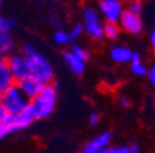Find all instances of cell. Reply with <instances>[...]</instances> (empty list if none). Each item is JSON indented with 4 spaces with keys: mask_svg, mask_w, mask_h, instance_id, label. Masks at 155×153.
Here are the masks:
<instances>
[{
    "mask_svg": "<svg viewBox=\"0 0 155 153\" xmlns=\"http://www.w3.org/2000/svg\"><path fill=\"white\" fill-rule=\"evenodd\" d=\"M127 11L132 14H134V15H140L141 14V10H143V4L141 2H139V0H133V2H130L129 4H127Z\"/></svg>",
    "mask_w": 155,
    "mask_h": 153,
    "instance_id": "19",
    "label": "cell"
},
{
    "mask_svg": "<svg viewBox=\"0 0 155 153\" xmlns=\"http://www.w3.org/2000/svg\"><path fill=\"white\" fill-rule=\"evenodd\" d=\"M6 62H7V66H8L10 73H11L15 83L24 80L25 77L31 76L28 58L22 53H13V54H10L6 58Z\"/></svg>",
    "mask_w": 155,
    "mask_h": 153,
    "instance_id": "5",
    "label": "cell"
},
{
    "mask_svg": "<svg viewBox=\"0 0 155 153\" xmlns=\"http://www.w3.org/2000/svg\"><path fill=\"white\" fill-rule=\"evenodd\" d=\"M72 53V54L75 55L76 58H79L81 61H83L84 64L87 62V59L90 58V53L86 50V48H83L82 46H79V44H74L72 46V48L69 50Z\"/></svg>",
    "mask_w": 155,
    "mask_h": 153,
    "instance_id": "17",
    "label": "cell"
},
{
    "mask_svg": "<svg viewBox=\"0 0 155 153\" xmlns=\"http://www.w3.org/2000/svg\"><path fill=\"white\" fill-rule=\"evenodd\" d=\"M8 134H10L8 128H7L3 123H0V139H2V138H4L6 135H8Z\"/></svg>",
    "mask_w": 155,
    "mask_h": 153,
    "instance_id": "27",
    "label": "cell"
},
{
    "mask_svg": "<svg viewBox=\"0 0 155 153\" xmlns=\"http://www.w3.org/2000/svg\"><path fill=\"white\" fill-rule=\"evenodd\" d=\"M14 47H15V42H14L13 35L6 32L0 33V57L7 58L10 54H13Z\"/></svg>",
    "mask_w": 155,
    "mask_h": 153,
    "instance_id": "14",
    "label": "cell"
},
{
    "mask_svg": "<svg viewBox=\"0 0 155 153\" xmlns=\"http://www.w3.org/2000/svg\"><path fill=\"white\" fill-rule=\"evenodd\" d=\"M111 59L118 62V64H127L132 59L133 51L125 46H116L111 50Z\"/></svg>",
    "mask_w": 155,
    "mask_h": 153,
    "instance_id": "13",
    "label": "cell"
},
{
    "mask_svg": "<svg viewBox=\"0 0 155 153\" xmlns=\"http://www.w3.org/2000/svg\"><path fill=\"white\" fill-rule=\"evenodd\" d=\"M17 28V21L13 18H4V32L6 33H13V30Z\"/></svg>",
    "mask_w": 155,
    "mask_h": 153,
    "instance_id": "21",
    "label": "cell"
},
{
    "mask_svg": "<svg viewBox=\"0 0 155 153\" xmlns=\"http://www.w3.org/2000/svg\"><path fill=\"white\" fill-rule=\"evenodd\" d=\"M36 120H38L36 112H35V109L31 106V104H29L28 108L24 112H21L19 115L8 116L3 124L8 128L10 132H15V131H21V130H24V128L29 127V126L32 124V123H35Z\"/></svg>",
    "mask_w": 155,
    "mask_h": 153,
    "instance_id": "6",
    "label": "cell"
},
{
    "mask_svg": "<svg viewBox=\"0 0 155 153\" xmlns=\"http://www.w3.org/2000/svg\"><path fill=\"white\" fill-rule=\"evenodd\" d=\"M7 117H8V115H7V112L4 110V108H3V104H2V94H0V123H4Z\"/></svg>",
    "mask_w": 155,
    "mask_h": 153,
    "instance_id": "26",
    "label": "cell"
},
{
    "mask_svg": "<svg viewBox=\"0 0 155 153\" xmlns=\"http://www.w3.org/2000/svg\"><path fill=\"white\" fill-rule=\"evenodd\" d=\"M127 148H129V153H140L139 145L137 144H133V145H130V146H127Z\"/></svg>",
    "mask_w": 155,
    "mask_h": 153,
    "instance_id": "29",
    "label": "cell"
},
{
    "mask_svg": "<svg viewBox=\"0 0 155 153\" xmlns=\"http://www.w3.org/2000/svg\"><path fill=\"white\" fill-rule=\"evenodd\" d=\"M118 25L120 29L126 30L127 33L136 35V33H140L143 30V19L140 15H134V14L129 13L127 10H125Z\"/></svg>",
    "mask_w": 155,
    "mask_h": 153,
    "instance_id": "8",
    "label": "cell"
},
{
    "mask_svg": "<svg viewBox=\"0 0 155 153\" xmlns=\"http://www.w3.org/2000/svg\"><path fill=\"white\" fill-rule=\"evenodd\" d=\"M101 153H129L127 146H108Z\"/></svg>",
    "mask_w": 155,
    "mask_h": 153,
    "instance_id": "22",
    "label": "cell"
},
{
    "mask_svg": "<svg viewBox=\"0 0 155 153\" xmlns=\"http://www.w3.org/2000/svg\"><path fill=\"white\" fill-rule=\"evenodd\" d=\"M28 64H29V72L31 76L38 79L39 81H42L45 86L51 84L53 79H54V69L53 65L43 57L40 53H35L33 55H29Z\"/></svg>",
    "mask_w": 155,
    "mask_h": 153,
    "instance_id": "3",
    "label": "cell"
},
{
    "mask_svg": "<svg viewBox=\"0 0 155 153\" xmlns=\"http://www.w3.org/2000/svg\"><path fill=\"white\" fill-rule=\"evenodd\" d=\"M98 123H100V115L98 113H90V116H89V124L91 127H96Z\"/></svg>",
    "mask_w": 155,
    "mask_h": 153,
    "instance_id": "24",
    "label": "cell"
},
{
    "mask_svg": "<svg viewBox=\"0 0 155 153\" xmlns=\"http://www.w3.org/2000/svg\"><path fill=\"white\" fill-rule=\"evenodd\" d=\"M98 10L103 14V17L107 19V22L118 24L123 11V4L119 0H101L98 2Z\"/></svg>",
    "mask_w": 155,
    "mask_h": 153,
    "instance_id": "7",
    "label": "cell"
},
{
    "mask_svg": "<svg viewBox=\"0 0 155 153\" xmlns=\"http://www.w3.org/2000/svg\"><path fill=\"white\" fill-rule=\"evenodd\" d=\"M2 104H3V108L7 112V115L17 116L28 108L31 101L19 90V87L17 84H14L2 94Z\"/></svg>",
    "mask_w": 155,
    "mask_h": 153,
    "instance_id": "2",
    "label": "cell"
},
{
    "mask_svg": "<svg viewBox=\"0 0 155 153\" xmlns=\"http://www.w3.org/2000/svg\"><path fill=\"white\" fill-rule=\"evenodd\" d=\"M53 39H54V42L57 43V44H68V43H71L69 35H68L65 30H62V29H57L54 32Z\"/></svg>",
    "mask_w": 155,
    "mask_h": 153,
    "instance_id": "18",
    "label": "cell"
},
{
    "mask_svg": "<svg viewBox=\"0 0 155 153\" xmlns=\"http://www.w3.org/2000/svg\"><path fill=\"white\" fill-rule=\"evenodd\" d=\"M15 84L19 87V90L25 94L29 101L35 99L36 97L43 91V88H45V84H43L42 81H39L38 79H35L33 76L25 77L24 80H21V81H18V83H15Z\"/></svg>",
    "mask_w": 155,
    "mask_h": 153,
    "instance_id": "10",
    "label": "cell"
},
{
    "mask_svg": "<svg viewBox=\"0 0 155 153\" xmlns=\"http://www.w3.org/2000/svg\"><path fill=\"white\" fill-rule=\"evenodd\" d=\"M83 33V26L81 25V24H78V25H75L74 28H72V30L71 32H68V35H69V40H71V43L72 42H75L79 36Z\"/></svg>",
    "mask_w": 155,
    "mask_h": 153,
    "instance_id": "20",
    "label": "cell"
},
{
    "mask_svg": "<svg viewBox=\"0 0 155 153\" xmlns=\"http://www.w3.org/2000/svg\"><path fill=\"white\" fill-rule=\"evenodd\" d=\"M14 84H15V81L10 73L6 58H0V94H3L6 90H8Z\"/></svg>",
    "mask_w": 155,
    "mask_h": 153,
    "instance_id": "11",
    "label": "cell"
},
{
    "mask_svg": "<svg viewBox=\"0 0 155 153\" xmlns=\"http://www.w3.org/2000/svg\"><path fill=\"white\" fill-rule=\"evenodd\" d=\"M62 59H64L67 66L69 68L75 75H82L84 72V69H86V64H84L83 61L79 59V58L75 57L71 51H65L64 54H62Z\"/></svg>",
    "mask_w": 155,
    "mask_h": 153,
    "instance_id": "12",
    "label": "cell"
},
{
    "mask_svg": "<svg viewBox=\"0 0 155 153\" xmlns=\"http://www.w3.org/2000/svg\"><path fill=\"white\" fill-rule=\"evenodd\" d=\"M119 104H120V106L126 108V106H129V105H130V99L127 98V97H123V98H120Z\"/></svg>",
    "mask_w": 155,
    "mask_h": 153,
    "instance_id": "28",
    "label": "cell"
},
{
    "mask_svg": "<svg viewBox=\"0 0 155 153\" xmlns=\"http://www.w3.org/2000/svg\"><path fill=\"white\" fill-rule=\"evenodd\" d=\"M111 142V132L110 131H104L100 135H97L96 138L87 141L83 145L81 153H101L104 149L108 148Z\"/></svg>",
    "mask_w": 155,
    "mask_h": 153,
    "instance_id": "9",
    "label": "cell"
},
{
    "mask_svg": "<svg viewBox=\"0 0 155 153\" xmlns=\"http://www.w3.org/2000/svg\"><path fill=\"white\" fill-rule=\"evenodd\" d=\"M103 32H104V36L111 40H115L118 39L120 33V28L118 24H111V22H105L104 24V28H103Z\"/></svg>",
    "mask_w": 155,
    "mask_h": 153,
    "instance_id": "16",
    "label": "cell"
},
{
    "mask_svg": "<svg viewBox=\"0 0 155 153\" xmlns=\"http://www.w3.org/2000/svg\"><path fill=\"white\" fill-rule=\"evenodd\" d=\"M35 53H38V48H36L33 44H31V43H26V44H24V47H22V54L25 55V57L33 55Z\"/></svg>",
    "mask_w": 155,
    "mask_h": 153,
    "instance_id": "23",
    "label": "cell"
},
{
    "mask_svg": "<svg viewBox=\"0 0 155 153\" xmlns=\"http://www.w3.org/2000/svg\"><path fill=\"white\" fill-rule=\"evenodd\" d=\"M55 104H57V87L53 84L45 86L42 93L31 101V106L35 109L38 119L48 117L54 112Z\"/></svg>",
    "mask_w": 155,
    "mask_h": 153,
    "instance_id": "1",
    "label": "cell"
},
{
    "mask_svg": "<svg viewBox=\"0 0 155 153\" xmlns=\"http://www.w3.org/2000/svg\"><path fill=\"white\" fill-rule=\"evenodd\" d=\"M0 8H2V2H0Z\"/></svg>",
    "mask_w": 155,
    "mask_h": 153,
    "instance_id": "32",
    "label": "cell"
},
{
    "mask_svg": "<svg viewBox=\"0 0 155 153\" xmlns=\"http://www.w3.org/2000/svg\"><path fill=\"white\" fill-rule=\"evenodd\" d=\"M147 76H148L150 83L155 87V64H152V66L148 69V75H147Z\"/></svg>",
    "mask_w": 155,
    "mask_h": 153,
    "instance_id": "25",
    "label": "cell"
},
{
    "mask_svg": "<svg viewBox=\"0 0 155 153\" xmlns=\"http://www.w3.org/2000/svg\"><path fill=\"white\" fill-rule=\"evenodd\" d=\"M4 32V18L0 15V33Z\"/></svg>",
    "mask_w": 155,
    "mask_h": 153,
    "instance_id": "31",
    "label": "cell"
},
{
    "mask_svg": "<svg viewBox=\"0 0 155 153\" xmlns=\"http://www.w3.org/2000/svg\"><path fill=\"white\" fill-rule=\"evenodd\" d=\"M150 42H151V46L155 48V29L151 32V36H150Z\"/></svg>",
    "mask_w": 155,
    "mask_h": 153,
    "instance_id": "30",
    "label": "cell"
},
{
    "mask_svg": "<svg viewBox=\"0 0 155 153\" xmlns=\"http://www.w3.org/2000/svg\"><path fill=\"white\" fill-rule=\"evenodd\" d=\"M83 30L94 40H101L104 37V24L101 22L100 14L94 7L89 6L83 10Z\"/></svg>",
    "mask_w": 155,
    "mask_h": 153,
    "instance_id": "4",
    "label": "cell"
},
{
    "mask_svg": "<svg viewBox=\"0 0 155 153\" xmlns=\"http://www.w3.org/2000/svg\"><path fill=\"white\" fill-rule=\"evenodd\" d=\"M130 69H132L133 75H136V76H139V77H143V76H147V75H148V69L144 66L139 53H133L132 59H130Z\"/></svg>",
    "mask_w": 155,
    "mask_h": 153,
    "instance_id": "15",
    "label": "cell"
}]
</instances>
